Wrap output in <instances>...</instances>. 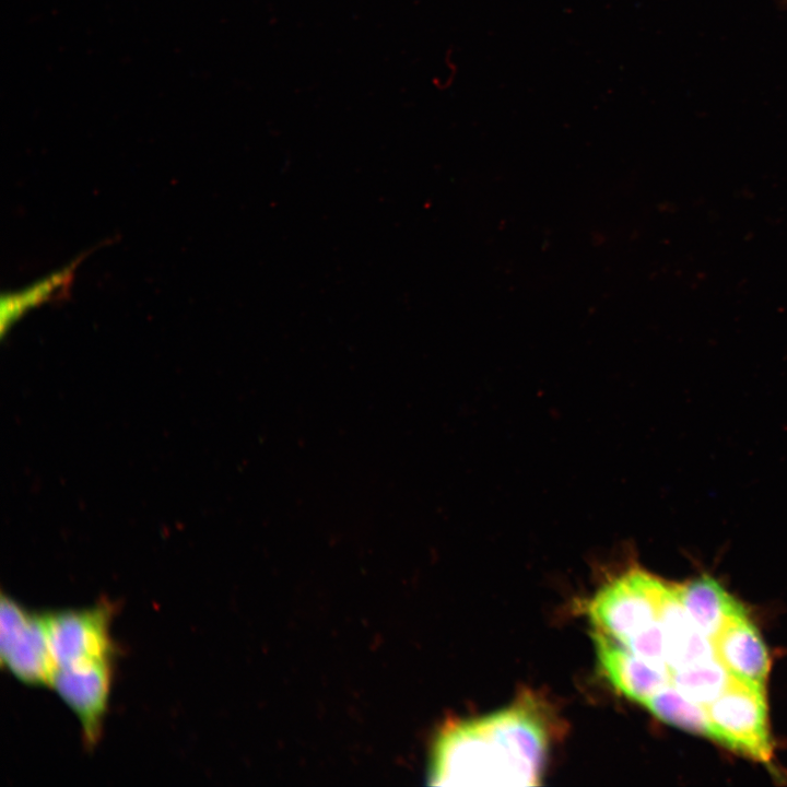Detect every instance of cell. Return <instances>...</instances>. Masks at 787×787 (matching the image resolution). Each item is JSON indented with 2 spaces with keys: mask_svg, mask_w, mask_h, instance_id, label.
I'll list each match as a JSON object with an SVG mask.
<instances>
[{
  "mask_svg": "<svg viewBox=\"0 0 787 787\" xmlns=\"http://www.w3.org/2000/svg\"><path fill=\"white\" fill-rule=\"evenodd\" d=\"M111 682L113 660L57 668L52 674L49 685L78 717L87 747L101 737Z\"/></svg>",
  "mask_w": 787,
  "mask_h": 787,
  "instance_id": "5b68a950",
  "label": "cell"
},
{
  "mask_svg": "<svg viewBox=\"0 0 787 787\" xmlns=\"http://www.w3.org/2000/svg\"><path fill=\"white\" fill-rule=\"evenodd\" d=\"M778 3H779L782 7L787 8V0H778Z\"/></svg>",
  "mask_w": 787,
  "mask_h": 787,
  "instance_id": "8fae6325",
  "label": "cell"
},
{
  "mask_svg": "<svg viewBox=\"0 0 787 787\" xmlns=\"http://www.w3.org/2000/svg\"><path fill=\"white\" fill-rule=\"evenodd\" d=\"M0 658L19 681L50 684L56 666L49 648L43 614L27 611L1 595Z\"/></svg>",
  "mask_w": 787,
  "mask_h": 787,
  "instance_id": "3957f363",
  "label": "cell"
},
{
  "mask_svg": "<svg viewBox=\"0 0 787 787\" xmlns=\"http://www.w3.org/2000/svg\"><path fill=\"white\" fill-rule=\"evenodd\" d=\"M549 731L537 708L522 701L447 726L437 737L432 785H540Z\"/></svg>",
  "mask_w": 787,
  "mask_h": 787,
  "instance_id": "6da1fadb",
  "label": "cell"
},
{
  "mask_svg": "<svg viewBox=\"0 0 787 787\" xmlns=\"http://www.w3.org/2000/svg\"><path fill=\"white\" fill-rule=\"evenodd\" d=\"M705 708L712 739L756 761L771 762L764 685L730 674L723 693Z\"/></svg>",
  "mask_w": 787,
  "mask_h": 787,
  "instance_id": "7a4b0ae2",
  "label": "cell"
},
{
  "mask_svg": "<svg viewBox=\"0 0 787 787\" xmlns=\"http://www.w3.org/2000/svg\"><path fill=\"white\" fill-rule=\"evenodd\" d=\"M113 612V604L103 602L89 609L43 614L56 669L113 660L116 650L110 636Z\"/></svg>",
  "mask_w": 787,
  "mask_h": 787,
  "instance_id": "277c9868",
  "label": "cell"
},
{
  "mask_svg": "<svg viewBox=\"0 0 787 787\" xmlns=\"http://www.w3.org/2000/svg\"><path fill=\"white\" fill-rule=\"evenodd\" d=\"M710 642L715 658L729 674L765 684L770 671L768 651L747 614L729 621Z\"/></svg>",
  "mask_w": 787,
  "mask_h": 787,
  "instance_id": "8992f818",
  "label": "cell"
},
{
  "mask_svg": "<svg viewBox=\"0 0 787 787\" xmlns=\"http://www.w3.org/2000/svg\"><path fill=\"white\" fill-rule=\"evenodd\" d=\"M679 598L694 626L709 641L744 608L709 575L677 585Z\"/></svg>",
  "mask_w": 787,
  "mask_h": 787,
  "instance_id": "52a82bcc",
  "label": "cell"
},
{
  "mask_svg": "<svg viewBox=\"0 0 787 787\" xmlns=\"http://www.w3.org/2000/svg\"><path fill=\"white\" fill-rule=\"evenodd\" d=\"M729 676L725 667L713 658L672 672L670 685L685 697L706 707L723 693Z\"/></svg>",
  "mask_w": 787,
  "mask_h": 787,
  "instance_id": "9c48e42d",
  "label": "cell"
},
{
  "mask_svg": "<svg viewBox=\"0 0 787 787\" xmlns=\"http://www.w3.org/2000/svg\"><path fill=\"white\" fill-rule=\"evenodd\" d=\"M644 707L671 726L712 738L705 706L685 697L672 685L657 692Z\"/></svg>",
  "mask_w": 787,
  "mask_h": 787,
  "instance_id": "ba28073f",
  "label": "cell"
},
{
  "mask_svg": "<svg viewBox=\"0 0 787 787\" xmlns=\"http://www.w3.org/2000/svg\"><path fill=\"white\" fill-rule=\"evenodd\" d=\"M77 262L36 282L26 290L2 296L1 299V332L2 334L26 310L50 298L60 287L67 286Z\"/></svg>",
  "mask_w": 787,
  "mask_h": 787,
  "instance_id": "30bf717a",
  "label": "cell"
}]
</instances>
